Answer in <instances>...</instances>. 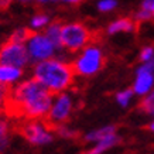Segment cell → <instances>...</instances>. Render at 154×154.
Returning a JSON list of instances; mask_svg holds the SVG:
<instances>
[{
	"instance_id": "1",
	"label": "cell",
	"mask_w": 154,
	"mask_h": 154,
	"mask_svg": "<svg viewBox=\"0 0 154 154\" xmlns=\"http://www.w3.org/2000/svg\"><path fill=\"white\" fill-rule=\"evenodd\" d=\"M54 95L35 78L19 82L10 94L6 110L27 120H41L51 109Z\"/></svg>"
},
{
	"instance_id": "2",
	"label": "cell",
	"mask_w": 154,
	"mask_h": 154,
	"mask_svg": "<svg viewBox=\"0 0 154 154\" xmlns=\"http://www.w3.org/2000/svg\"><path fill=\"white\" fill-rule=\"evenodd\" d=\"M33 75L52 95L65 92L74 84L75 78L72 65L61 60H54V58L37 62L33 69Z\"/></svg>"
},
{
	"instance_id": "3",
	"label": "cell",
	"mask_w": 154,
	"mask_h": 154,
	"mask_svg": "<svg viewBox=\"0 0 154 154\" xmlns=\"http://www.w3.org/2000/svg\"><path fill=\"white\" fill-rule=\"evenodd\" d=\"M105 65V52L98 44H89L79 51V55L72 64L75 75L84 78L94 76Z\"/></svg>"
},
{
	"instance_id": "4",
	"label": "cell",
	"mask_w": 154,
	"mask_h": 154,
	"mask_svg": "<svg viewBox=\"0 0 154 154\" xmlns=\"http://www.w3.org/2000/svg\"><path fill=\"white\" fill-rule=\"evenodd\" d=\"M92 31L88 26L79 21L62 24L61 28V44L62 48L68 50L69 52L82 51L86 45L92 41Z\"/></svg>"
},
{
	"instance_id": "5",
	"label": "cell",
	"mask_w": 154,
	"mask_h": 154,
	"mask_svg": "<svg viewBox=\"0 0 154 154\" xmlns=\"http://www.w3.org/2000/svg\"><path fill=\"white\" fill-rule=\"evenodd\" d=\"M20 130L24 139L33 146H47L54 141V129L47 122L27 120Z\"/></svg>"
},
{
	"instance_id": "6",
	"label": "cell",
	"mask_w": 154,
	"mask_h": 154,
	"mask_svg": "<svg viewBox=\"0 0 154 154\" xmlns=\"http://www.w3.org/2000/svg\"><path fill=\"white\" fill-rule=\"evenodd\" d=\"M72 110H74V99L69 94L62 92V94L55 95L54 100H52L51 109H50V112L45 117L47 123L51 127L65 125L72 115Z\"/></svg>"
},
{
	"instance_id": "7",
	"label": "cell",
	"mask_w": 154,
	"mask_h": 154,
	"mask_svg": "<svg viewBox=\"0 0 154 154\" xmlns=\"http://www.w3.org/2000/svg\"><path fill=\"white\" fill-rule=\"evenodd\" d=\"M26 48L30 55V61L34 62L50 60L55 55L57 51L54 44L44 35V33H31V35L26 41Z\"/></svg>"
},
{
	"instance_id": "8",
	"label": "cell",
	"mask_w": 154,
	"mask_h": 154,
	"mask_svg": "<svg viewBox=\"0 0 154 154\" xmlns=\"http://www.w3.org/2000/svg\"><path fill=\"white\" fill-rule=\"evenodd\" d=\"M28 62H30V55L26 48V44L9 40L0 47V64L23 69Z\"/></svg>"
},
{
	"instance_id": "9",
	"label": "cell",
	"mask_w": 154,
	"mask_h": 154,
	"mask_svg": "<svg viewBox=\"0 0 154 154\" xmlns=\"http://www.w3.org/2000/svg\"><path fill=\"white\" fill-rule=\"evenodd\" d=\"M131 89L137 96H146L150 91L154 89V74L150 71L143 69L141 66H137Z\"/></svg>"
},
{
	"instance_id": "10",
	"label": "cell",
	"mask_w": 154,
	"mask_h": 154,
	"mask_svg": "<svg viewBox=\"0 0 154 154\" xmlns=\"http://www.w3.org/2000/svg\"><path fill=\"white\" fill-rule=\"evenodd\" d=\"M136 21L130 17H119L113 20L112 23H109L106 27V33L109 35H115L119 33H133L136 30Z\"/></svg>"
},
{
	"instance_id": "11",
	"label": "cell",
	"mask_w": 154,
	"mask_h": 154,
	"mask_svg": "<svg viewBox=\"0 0 154 154\" xmlns=\"http://www.w3.org/2000/svg\"><path fill=\"white\" fill-rule=\"evenodd\" d=\"M21 76H23V69L21 68L0 64V84H5L7 86L17 84L21 79Z\"/></svg>"
},
{
	"instance_id": "12",
	"label": "cell",
	"mask_w": 154,
	"mask_h": 154,
	"mask_svg": "<svg viewBox=\"0 0 154 154\" xmlns=\"http://www.w3.org/2000/svg\"><path fill=\"white\" fill-rule=\"evenodd\" d=\"M119 141H120V137L115 133V134H110V136H107V137H105V139H102V140L98 141L91 150L84 151V153H81V154H103L106 150L112 149L113 146H116Z\"/></svg>"
},
{
	"instance_id": "13",
	"label": "cell",
	"mask_w": 154,
	"mask_h": 154,
	"mask_svg": "<svg viewBox=\"0 0 154 154\" xmlns=\"http://www.w3.org/2000/svg\"><path fill=\"white\" fill-rule=\"evenodd\" d=\"M115 133H116V126L115 125H107V126L99 127L96 130H92V131H89V133H86L84 136V140L86 143H91V141L92 143H98L102 139H105V137H107V136H110V134H115Z\"/></svg>"
},
{
	"instance_id": "14",
	"label": "cell",
	"mask_w": 154,
	"mask_h": 154,
	"mask_svg": "<svg viewBox=\"0 0 154 154\" xmlns=\"http://www.w3.org/2000/svg\"><path fill=\"white\" fill-rule=\"evenodd\" d=\"M61 28H62V24L60 21H52V23L48 24L45 31H44V35L54 44V47L57 50L62 48V44H61Z\"/></svg>"
},
{
	"instance_id": "15",
	"label": "cell",
	"mask_w": 154,
	"mask_h": 154,
	"mask_svg": "<svg viewBox=\"0 0 154 154\" xmlns=\"http://www.w3.org/2000/svg\"><path fill=\"white\" fill-rule=\"evenodd\" d=\"M139 107L141 112L147 113V115H154V89L150 91L146 96H143Z\"/></svg>"
},
{
	"instance_id": "16",
	"label": "cell",
	"mask_w": 154,
	"mask_h": 154,
	"mask_svg": "<svg viewBox=\"0 0 154 154\" xmlns=\"http://www.w3.org/2000/svg\"><path fill=\"white\" fill-rule=\"evenodd\" d=\"M133 95H134V92H133V89H123V91H120V92H117L116 94V102L119 106L122 107H127L129 106V103H130L131 98H133Z\"/></svg>"
},
{
	"instance_id": "17",
	"label": "cell",
	"mask_w": 154,
	"mask_h": 154,
	"mask_svg": "<svg viewBox=\"0 0 154 154\" xmlns=\"http://www.w3.org/2000/svg\"><path fill=\"white\" fill-rule=\"evenodd\" d=\"M50 23H51V21H50V17H48L47 14L38 13V14L34 16L33 19H31L30 26H31V28H34V30H40V28L47 27Z\"/></svg>"
},
{
	"instance_id": "18",
	"label": "cell",
	"mask_w": 154,
	"mask_h": 154,
	"mask_svg": "<svg viewBox=\"0 0 154 154\" xmlns=\"http://www.w3.org/2000/svg\"><path fill=\"white\" fill-rule=\"evenodd\" d=\"M10 94H11V89L7 85L0 84V112L6 110L9 99H10Z\"/></svg>"
},
{
	"instance_id": "19",
	"label": "cell",
	"mask_w": 154,
	"mask_h": 154,
	"mask_svg": "<svg viewBox=\"0 0 154 154\" xmlns=\"http://www.w3.org/2000/svg\"><path fill=\"white\" fill-rule=\"evenodd\" d=\"M52 129L55 130V133L60 137H64V139H75V137H78V133L74 129H69L68 126H65V125H60V126H55Z\"/></svg>"
},
{
	"instance_id": "20",
	"label": "cell",
	"mask_w": 154,
	"mask_h": 154,
	"mask_svg": "<svg viewBox=\"0 0 154 154\" xmlns=\"http://www.w3.org/2000/svg\"><path fill=\"white\" fill-rule=\"evenodd\" d=\"M31 35V31L27 30V28H17L13 34H11V37L9 40L11 41H16V42H21V44H26V41L28 40V37Z\"/></svg>"
},
{
	"instance_id": "21",
	"label": "cell",
	"mask_w": 154,
	"mask_h": 154,
	"mask_svg": "<svg viewBox=\"0 0 154 154\" xmlns=\"http://www.w3.org/2000/svg\"><path fill=\"white\" fill-rule=\"evenodd\" d=\"M96 7L100 13H109L117 7V0H99Z\"/></svg>"
},
{
	"instance_id": "22",
	"label": "cell",
	"mask_w": 154,
	"mask_h": 154,
	"mask_svg": "<svg viewBox=\"0 0 154 154\" xmlns=\"http://www.w3.org/2000/svg\"><path fill=\"white\" fill-rule=\"evenodd\" d=\"M133 20H134L136 23H146V21L153 20V13H150L147 10L139 9L134 13V16H133Z\"/></svg>"
},
{
	"instance_id": "23",
	"label": "cell",
	"mask_w": 154,
	"mask_h": 154,
	"mask_svg": "<svg viewBox=\"0 0 154 154\" xmlns=\"http://www.w3.org/2000/svg\"><path fill=\"white\" fill-rule=\"evenodd\" d=\"M154 57V45H146L141 48L140 54H139V61L141 64H144L147 61H150Z\"/></svg>"
},
{
	"instance_id": "24",
	"label": "cell",
	"mask_w": 154,
	"mask_h": 154,
	"mask_svg": "<svg viewBox=\"0 0 154 154\" xmlns=\"http://www.w3.org/2000/svg\"><path fill=\"white\" fill-rule=\"evenodd\" d=\"M140 9L147 10L150 13H154V0H141Z\"/></svg>"
},
{
	"instance_id": "25",
	"label": "cell",
	"mask_w": 154,
	"mask_h": 154,
	"mask_svg": "<svg viewBox=\"0 0 154 154\" xmlns=\"http://www.w3.org/2000/svg\"><path fill=\"white\" fill-rule=\"evenodd\" d=\"M9 136V125L6 120H0V139Z\"/></svg>"
},
{
	"instance_id": "26",
	"label": "cell",
	"mask_w": 154,
	"mask_h": 154,
	"mask_svg": "<svg viewBox=\"0 0 154 154\" xmlns=\"http://www.w3.org/2000/svg\"><path fill=\"white\" fill-rule=\"evenodd\" d=\"M139 66H141L143 69L146 71H150V72H153L154 74V57L151 58L150 61H147V62H144V64H140Z\"/></svg>"
},
{
	"instance_id": "27",
	"label": "cell",
	"mask_w": 154,
	"mask_h": 154,
	"mask_svg": "<svg viewBox=\"0 0 154 154\" xmlns=\"http://www.w3.org/2000/svg\"><path fill=\"white\" fill-rule=\"evenodd\" d=\"M9 136L7 137H3V139H0V154L5 153L6 150H7V147H9Z\"/></svg>"
},
{
	"instance_id": "28",
	"label": "cell",
	"mask_w": 154,
	"mask_h": 154,
	"mask_svg": "<svg viewBox=\"0 0 154 154\" xmlns=\"http://www.w3.org/2000/svg\"><path fill=\"white\" fill-rule=\"evenodd\" d=\"M11 5V0H0V10H7Z\"/></svg>"
},
{
	"instance_id": "29",
	"label": "cell",
	"mask_w": 154,
	"mask_h": 154,
	"mask_svg": "<svg viewBox=\"0 0 154 154\" xmlns=\"http://www.w3.org/2000/svg\"><path fill=\"white\" fill-rule=\"evenodd\" d=\"M40 5H51V3H57L58 0H35Z\"/></svg>"
},
{
	"instance_id": "30",
	"label": "cell",
	"mask_w": 154,
	"mask_h": 154,
	"mask_svg": "<svg viewBox=\"0 0 154 154\" xmlns=\"http://www.w3.org/2000/svg\"><path fill=\"white\" fill-rule=\"evenodd\" d=\"M61 2H64L66 5H78V3H81L82 0H61Z\"/></svg>"
},
{
	"instance_id": "31",
	"label": "cell",
	"mask_w": 154,
	"mask_h": 154,
	"mask_svg": "<svg viewBox=\"0 0 154 154\" xmlns=\"http://www.w3.org/2000/svg\"><path fill=\"white\" fill-rule=\"evenodd\" d=\"M19 3H23V5H30V3H33L35 0H17Z\"/></svg>"
},
{
	"instance_id": "32",
	"label": "cell",
	"mask_w": 154,
	"mask_h": 154,
	"mask_svg": "<svg viewBox=\"0 0 154 154\" xmlns=\"http://www.w3.org/2000/svg\"><path fill=\"white\" fill-rule=\"evenodd\" d=\"M147 129H149V130H150V131H154V120H153V122H151V123H150L149 126H147Z\"/></svg>"
},
{
	"instance_id": "33",
	"label": "cell",
	"mask_w": 154,
	"mask_h": 154,
	"mask_svg": "<svg viewBox=\"0 0 154 154\" xmlns=\"http://www.w3.org/2000/svg\"><path fill=\"white\" fill-rule=\"evenodd\" d=\"M153 20H154V13H153Z\"/></svg>"
}]
</instances>
